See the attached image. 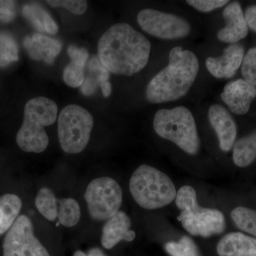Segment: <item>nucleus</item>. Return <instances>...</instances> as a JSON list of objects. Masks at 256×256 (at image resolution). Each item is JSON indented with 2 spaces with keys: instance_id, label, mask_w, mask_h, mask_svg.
Wrapping results in <instances>:
<instances>
[{
  "instance_id": "26",
  "label": "nucleus",
  "mask_w": 256,
  "mask_h": 256,
  "mask_svg": "<svg viewBox=\"0 0 256 256\" xmlns=\"http://www.w3.org/2000/svg\"><path fill=\"white\" fill-rule=\"evenodd\" d=\"M18 60V44L6 32H0V67L9 66Z\"/></svg>"
},
{
  "instance_id": "15",
  "label": "nucleus",
  "mask_w": 256,
  "mask_h": 256,
  "mask_svg": "<svg viewBox=\"0 0 256 256\" xmlns=\"http://www.w3.org/2000/svg\"><path fill=\"white\" fill-rule=\"evenodd\" d=\"M131 220L122 210H119L106 222L102 230L101 244L106 249L112 248L121 240L132 242L136 237L131 230Z\"/></svg>"
},
{
  "instance_id": "19",
  "label": "nucleus",
  "mask_w": 256,
  "mask_h": 256,
  "mask_svg": "<svg viewBox=\"0 0 256 256\" xmlns=\"http://www.w3.org/2000/svg\"><path fill=\"white\" fill-rule=\"evenodd\" d=\"M68 54L72 60L64 68V82L72 88L82 87L85 79V68L88 60V52L85 48L70 46Z\"/></svg>"
},
{
  "instance_id": "30",
  "label": "nucleus",
  "mask_w": 256,
  "mask_h": 256,
  "mask_svg": "<svg viewBox=\"0 0 256 256\" xmlns=\"http://www.w3.org/2000/svg\"><path fill=\"white\" fill-rule=\"evenodd\" d=\"M46 3L53 8H64L76 15L84 14L88 8V2L84 0H48Z\"/></svg>"
},
{
  "instance_id": "34",
  "label": "nucleus",
  "mask_w": 256,
  "mask_h": 256,
  "mask_svg": "<svg viewBox=\"0 0 256 256\" xmlns=\"http://www.w3.org/2000/svg\"><path fill=\"white\" fill-rule=\"evenodd\" d=\"M88 256H107L104 254L102 250L98 248H92L89 250L87 254Z\"/></svg>"
},
{
  "instance_id": "14",
  "label": "nucleus",
  "mask_w": 256,
  "mask_h": 256,
  "mask_svg": "<svg viewBox=\"0 0 256 256\" xmlns=\"http://www.w3.org/2000/svg\"><path fill=\"white\" fill-rule=\"evenodd\" d=\"M223 18L225 26L217 34V38L220 41L236 44L247 36L248 26L238 2H233L226 6L223 12Z\"/></svg>"
},
{
  "instance_id": "8",
  "label": "nucleus",
  "mask_w": 256,
  "mask_h": 256,
  "mask_svg": "<svg viewBox=\"0 0 256 256\" xmlns=\"http://www.w3.org/2000/svg\"><path fill=\"white\" fill-rule=\"evenodd\" d=\"M141 28L151 36L165 40L185 38L191 32V25L185 18L153 9L141 10L137 16Z\"/></svg>"
},
{
  "instance_id": "11",
  "label": "nucleus",
  "mask_w": 256,
  "mask_h": 256,
  "mask_svg": "<svg viewBox=\"0 0 256 256\" xmlns=\"http://www.w3.org/2000/svg\"><path fill=\"white\" fill-rule=\"evenodd\" d=\"M220 98L232 112L245 114L256 98V87L244 79H238L225 86Z\"/></svg>"
},
{
  "instance_id": "5",
  "label": "nucleus",
  "mask_w": 256,
  "mask_h": 256,
  "mask_svg": "<svg viewBox=\"0 0 256 256\" xmlns=\"http://www.w3.org/2000/svg\"><path fill=\"white\" fill-rule=\"evenodd\" d=\"M153 127L160 137L172 141L188 154H196L200 141L194 118L184 106L161 109L154 114Z\"/></svg>"
},
{
  "instance_id": "28",
  "label": "nucleus",
  "mask_w": 256,
  "mask_h": 256,
  "mask_svg": "<svg viewBox=\"0 0 256 256\" xmlns=\"http://www.w3.org/2000/svg\"><path fill=\"white\" fill-rule=\"evenodd\" d=\"M242 74L244 80L256 87V47L250 48L244 56Z\"/></svg>"
},
{
  "instance_id": "13",
  "label": "nucleus",
  "mask_w": 256,
  "mask_h": 256,
  "mask_svg": "<svg viewBox=\"0 0 256 256\" xmlns=\"http://www.w3.org/2000/svg\"><path fill=\"white\" fill-rule=\"evenodd\" d=\"M208 120L214 128L222 151L229 152L235 143L237 134L236 124L228 111L224 106L214 104L208 110Z\"/></svg>"
},
{
  "instance_id": "7",
  "label": "nucleus",
  "mask_w": 256,
  "mask_h": 256,
  "mask_svg": "<svg viewBox=\"0 0 256 256\" xmlns=\"http://www.w3.org/2000/svg\"><path fill=\"white\" fill-rule=\"evenodd\" d=\"M84 198L92 220H108L119 212L122 205V188L114 178L102 176L88 184Z\"/></svg>"
},
{
  "instance_id": "33",
  "label": "nucleus",
  "mask_w": 256,
  "mask_h": 256,
  "mask_svg": "<svg viewBox=\"0 0 256 256\" xmlns=\"http://www.w3.org/2000/svg\"><path fill=\"white\" fill-rule=\"evenodd\" d=\"M244 16H245L248 26L254 32H256V5H252L248 8Z\"/></svg>"
},
{
  "instance_id": "31",
  "label": "nucleus",
  "mask_w": 256,
  "mask_h": 256,
  "mask_svg": "<svg viewBox=\"0 0 256 256\" xmlns=\"http://www.w3.org/2000/svg\"><path fill=\"white\" fill-rule=\"evenodd\" d=\"M186 3L202 12H210L228 4L227 0H188Z\"/></svg>"
},
{
  "instance_id": "6",
  "label": "nucleus",
  "mask_w": 256,
  "mask_h": 256,
  "mask_svg": "<svg viewBox=\"0 0 256 256\" xmlns=\"http://www.w3.org/2000/svg\"><path fill=\"white\" fill-rule=\"evenodd\" d=\"M94 120L92 114L78 105H68L58 118V137L60 148L68 154H78L90 141Z\"/></svg>"
},
{
  "instance_id": "35",
  "label": "nucleus",
  "mask_w": 256,
  "mask_h": 256,
  "mask_svg": "<svg viewBox=\"0 0 256 256\" xmlns=\"http://www.w3.org/2000/svg\"><path fill=\"white\" fill-rule=\"evenodd\" d=\"M74 256H88L87 254L85 252H82V250H77L74 252Z\"/></svg>"
},
{
  "instance_id": "20",
  "label": "nucleus",
  "mask_w": 256,
  "mask_h": 256,
  "mask_svg": "<svg viewBox=\"0 0 256 256\" xmlns=\"http://www.w3.org/2000/svg\"><path fill=\"white\" fill-rule=\"evenodd\" d=\"M22 12L25 18L37 31L52 35L58 33V24L41 5L36 3L24 5Z\"/></svg>"
},
{
  "instance_id": "18",
  "label": "nucleus",
  "mask_w": 256,
  "mask_h": 256,
  "mask_svg": "<svg viewBox=\"0 0 256 256\" xmlns=\"http://www.w3.org/2000/svg\"><path fill=\"white\" fill-rule=\"evenodd\" d=\"M220 256H256V238L240 232L224 236L216 247Z\"/></svg>"
},
{
  "instance_id": "25",
  "label": "nucleus",
  "mask_w": 256,
  "mask_h": 256,
  "mask_svg": "<svg viewBox=\"0 0 256 256\" xmlns=\"http://www.w3.org/2000/svg\"><path fill=\"white\" fill-rule=\"evenodd\" d=\"M230 216L240 230L256 237V210L238 206L232 210Z\"/></svg>"
},
{
  "instance_id": "32",
  "label": "nucleus",
  "mask_w": 256,
  "mask_h": 256,
  "mask_svg": "<svg viewBox=\"0 0 256 256\" xmlns=\"http://www.w3.org/2000/svg\"><path fill=\"white\" fill-rule=\"evenodd\" d=\"M16 16V2L14 1H0V22L9 23Z\"/></svg>"
},
{
  "instance_id": "27",
  "label": "nucleus",
  "mask_w": 256,
  "mask_h": 256,
  "mask_svg": "<svg viewBox=\"0 0 256 256\" xmlns=\"http://www.w3.org/2000/svg\"><path fill=\"white\" fill-rule=\"evenodd\" d=\"M164 249L171 256H200L195 242L191 238L184 236L178 242H168Z\"/></svg>"
},
{
  "instance_id": "21",
  "label": "nucleus",
  "mask_w": 256,
  "mask_h": 256,
  "mask_svg": "<svg viewBox=\"0 0 256 256\" xmlns=\"http://www.w3.org/2000/svg\"><path fill=\"white\" fill-rule=\"evenodd\" d=\"M22 202L18 195L6 194L0 196V236L8 232L18 220Z\"/></svg>"
},
{
  "instance_id": "23",
  "label": "nucleus",
  "mask_w": 256,
  "mask_h": 256,
  "mask_svg": "<svg viewBox=\"0 0 256 256\" xmlns=\"http://www.w3.org/2000/svg\"><path fill=\"white\" fill-rule=\"evenodd\" d=\"M37 210L47 220L54 222L58 216V200L48 188H42L35 198Z\"/></svg>"
},
{
  "instance_id": "10",
  "label": "nucleus",
  "mask_w": 256,
  "mask_h": 256,
  "mask_svg": "<svg viewBox=\"0 0 256 256\" xmlns=\"http://www.w3.org/2000/svg\"><path fill=\"white\" fill-rule=\"evenodd\" d=\"M178 220L191 235L205 238L223 233L226 228L223 213L218 210L203 208L198 204L182 210Z\"/></svg>"
},
{
  "instance_id": "2",
  "label": "nucleus",
  "mask_w": 256,
  "mask_h": 256,
  "mask_svg": "<svg viewBox=\"0 0 256 256\" xmlns=\"http://www.w3.org/2000/svg\"><path fill=\"white\" fill-rule=\"evenodd\" d=\"M198 70V60L193 52L174 47L170 52L168 65L146 86V100L160 104L182 98L190 92Z\"/></svg>"
},
{
  "instance_id": "22",
  "label": "nucleus",
  "mask_w": 256,
  "mask_h": 256,
  "mask_svg": "<svg viewBox=\"0 0 256 256\" xmlns=\"http://www.w3.org/2000/svg\"><path fill=\"white\" fill-rule=\"evenodd\" d=\"M256 160V130L234 143L233 160L239 168H246Z\"/></svg>"
},
{
  "instance_id": "3",
  "label": "nucleus",
  "mask_w": 256,
  "mask_h": 256,
  "mask_svg": "<svg viewBox=\"0 0 256 256\" xmlns=\"http://www.w3.org/2000/svg\"><path fill=\"white\" fill-rule=\"evenodd\" d=\"M58 106L50 98L37 97L26 102L21 128L16 134V142L22 150L41 153L46 150L50 139L44 128L56 120Z\"/></svg>"
},
{
  "instance_id": "16",
  "label": "nucleus",
  "mask_w": 256,
  "mask_h": 256,
  "mask_svg": "<svg viewBox=\"0 0 256 256\" xmlns=\"http://www.w3.org/2000/svg\"><path fill=\"white\" fill-rule=\"evenodd\" d=\"M23 45L32 60H43L50 65L54 64L62 47L58 40L40 33L25 37Z\"/></svg>"
},
{
  "instance_id": "29",
  "label": "nucleus",
  "mask_w": 256,
  "mask_h": 256,
  "mask_svg": "<svg viewBox=\"0 0 256 256\" xmlns=\"http://www.w3.org/2000/svg\"><path fill=\"white\" fill-rule=\"evenodd\" d=\"M176 205L182 210H190L198 204L194 188L190 186H184L176 193Z\"/></svg>"
},
{
  "instance_id": "9",
  "label": "nucleus",
  "mask_w": 256,
  "mask_h": 256,
  "mask_svg": "<svg viewBox=\"0 0 256 256\" xmlns=\"http://www.w3.org/2000/svg\"><path fill=\"white\" fill-rule=\"evenodd\" d=\"M3 256H50L34 233L33 224L26 215H20L5 236Z\"/></svg>"
},
{
  "instance_id": "24",
  "label": "nucleus",
  "mask_w": 256,
  "mask_h": 256,
  "mask_svg": "<svg viewBox=\"0 0 256 256\" xmlns=\"http://www.w3.org/2000/svg\"><path fill=\"white\" fill-rule=\"evenodd\" d=\"M82 216L78 202L72 198H63L58 200V222L64 226L70 228L78 223Z\"/></svg>"
},
{
  "instance_id": "4",
  "label": "nucleus",
  "mask_w": 256,
  "mask_h": 256,
  "mask_svg": "<svg viewBox=\"0 0 256 256\" xmlns=\"http://www.w3.org/2000/svg\"><path fill=\"white\" fill-rule=\"evenodd\" d=\"M129 188L134 202L148 210L166 206L176 196V188L171 178L148 164L140 165L133 172Z\"/></svg>"
},
{
  "instance_id": "17",
  "label": "nucleus",
  "mask_w": 256,
  "mask_h": 256,
  "mask_svg": "<svg viewBox=\"0 0 256 256\" xmlns=\"http://www.w3.org/2000/svg\"><path fill=\"white\" fill-rule=\"evenodd\" d=\"M87 70L80 87L82 94L86 96H92L100 86L104 97L108 98L112 94V85L109 80L110 72L101 64L98 56H94L88 60Z\"/></svg>"
},
{
  "instance_id": "12",
  "label": "nucleus",
  "mask_w": 256,
  "mask_h": 256,
  "mask_svg": "<svg viewBox=\"0 0 256 256\" xmlns=\"http://www.w3.org/2000/svg\"><path fill=\"white\" fill-rule=\"evenodd\" d=\"M244 57V46L239 44H232L224 50L220 56L207 58L206 68L216 78H232L240 68Z\"/></svg>"
},
{
  "instance_id": "1",
  "label": "nucleus",
  "mask_w": 256,
  "mask_h": 256,
  "mask_svg": "<svg viewBox=\"0 0 256 256\" xmlns=\"http://www.w3.org/2000/svg\"><path fill=\"white\" fill-rule=\"evenodd\" d=\"M151 44L131 25H112L100 37L99 60L109 72L131 76L142 70L149 60Z\"/></svg>"
}]
</instances>
